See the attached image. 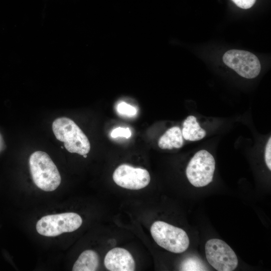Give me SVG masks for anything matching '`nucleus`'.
Listing matches in <instances>:
<instances>
[{
	"label": "nucleus",
	"mask_w": 271,
	"mask_h": 271,
	"mask_svg": "<svg viewBox=\"0 0 271 271\" xmlns=\"http://www.w3.org/2000/svg\"><path fill=\"white\" fill-rule=\"evenodd\" d=\"M29 166L33 180L38 188L50 192L58 187L61 181L60 173L46 153L36 151L32 153L29 159Z\"/></svg>",
	"instance_id": "1"
},
{
	"label": "nucleus",
	"mask_w": 271,
	"mask_h": 271,
	"mask_svg": "<svg viewBox=\"0 0 271 271\" xmlns=\"http://www.w3.org/2000/svg\"><path fill=\"white\" fill-rule=\"evenodd\" d=\"M52 129L56 138L64 143L69 152L82 156L89 152L90 144L88 139L70 118L61 117L56 119L53 122Z\"/></svg>",
	"instance_id": "2"
},
{
	"label": "nucleus",
	"mask_w": 271,
	"mask_h": 271,
	"mask_svg": "<svg viewBox=\"0 0 271 271\" xmlns=\"http://www.w3.org/2000/svg\"><path fill=\"white\" fill-rule=\"evenodd\" d=\"M151 233L155 242L166 250L176 253L186 251L189 239L182 229L162 221H157L151 227Z\"/></svg>",
	"instance_id": "3"
},
{
	"label": "nucleus",
	"mask_w": 271,
	"mask_h": 271,
	"mask_svg": "<svg viewBox=\"0 0 271 271\" xmlns=\"http://www.w3.org/2000/svg\"><path fill=\"white\" fill-rule=\"evenodd\" d=\"M82 223L80 216L74 212L49 215L38 221L36 229L42 235L56 236L64 232L75 231Z\"/></svg>",
	"instance_id": "4"
},
{
	"label": "nucleus",
	"mask_w": 271,
	"mask_h": 271,
	"mask_svg": "<svg viewBox=\"0 0 271 271\" xmlns=\"http://www.w3.org/2000/svg\"><path fill=\"white\" fill-rule=\"evenodd\" d=\"M215 161L208 151L197 152L189 162L186 174L190 183L196 187H202L212 181Z\"/></svg>",
	"instance_id": "5"
},
{
	"label": "nucleus",
	"mask_w": 271,
	"mask_h": 271,
	"mask_svg": "<svg viewBox=\"0 0 271 271\" xmlns=\"http://www.w3.org/2000/svg\"><path fill=\"white\" fill-rule=\"evenodd\" d=\"M206 257L210 264L218 271H232L238 265V259L233 249L224 241L214 238L207 241Z\"/></svg>",
	"instance_id": "6"
},
{
	"label": "nucleus",
	"mask_w": 271,
	"mask_h": 271,
	"mask_svg": "<svg viewBox=\"0 0 271 271\" xmlns=\"http://www.w3.org/2000/svg\"><path fill=\"white\" fill-rule=\"evenodd\" d=\"M223 61L225 65L245 78H254L260 71L258 59L248 51L235 49L228 50L224 54Z\"/></svg>",
	"instance_id": "7"
},
{
	"label": "nucleus",
	"mask_w": 271,
	"mask_h": 271,
	"mask_svg": "<svg viewBox=\"0 0 271 271\" xmlns=\"http://www.w3.org/2000/svg\"><path fill=\"white\" fill-rule=\"evenodd\" d=\"M114 182L120 187L129 190H139L148 186L151 180L149 172L126 164L119 166L112 175Z\"/></svg>",
	"instance_id": "8"
},
{
	"label": "nucleus",
	"mask_w": 271,
	"mask_h": 271,
	"mask_svg": "<svg viewBox=\"0 0 271 271\" xmlns=\"http://www.w3.org/2000/svg\"><path fill=\"white\" fill-rule=\"evenodd\" d=\"M106 268L110 271H133L135 262L130 253L124 248L115 247L106 253L104 260Z\"/></svg>",
	"instance_id": "9"
},
{
	"label": "nucleus",
	"mask_w": 271,
	"mask_h": 271,
	"mask_svg": "<svg viewBox=\"0 0 271 271\" xmlns=\"http://www.w3.org/2000/svg\"><path fill=\"white\" fill-rule=\"evenodd\" d=\"M183 144L182 131L178 126H173L168 129L158 141V146L162 149L180 148Z\"/></svg>",
	"instance_id": "10"
},
{
	"label": "nucleus",
	"mask_w": 271,
	"mask_h": 271,
	"mask_svg": "<svg viewBox=\"0 0 271 271\" xmlns=\"http://www.w3.org/2000/svg\"><path fill=\"white\" fill-rule=\"evenodd\" d=\"M182 133L185 140L197 141L205 137L206 131L201 127L195 116L190 115L183 122Z\"/></svg>",
	"instance_id": "11"
},
{
	"label": "nucleus",
	"mask_w": 271,
	"mask_h": 271,
	"mask_svg": "<svg viewBox=\"0 0 271 271\" xmlns=\"http://www.w3.org/2000/svg\"><path fill=\"white\" fill-rule=\"evenodd\" d=\"M99 265V257L96 252L86 250L82 252L74 264L73 271H94Z\"/></svg>",
	"instance_id": "12"
},
{
	"label": "nucleus",
	"mask_w": 271,
	"mask_h": 271,
	"mask_svg": "<svg viewBox=\"0 0 271 271\" xmlns=\"http://www.w3.org/2000/svg\"><path fill=\"white\" fill-rule=\"evenodd\" d=\"M181 270H207L202 261L196 257H191L184 260L181 265Z\"/></svg>",
	"instance_id": "13"
},
{
	"label": "nucleus",
	"mask_w": 271,
	"mask_h": 271,
	"mask_svg": "<svg viewBox=\"0 0 271 271\" xmlns=\"http://www.w3.org/2000/svg\"><path fill=\"white\" fill-rule=\"evenodd\" d=\"M116 110L119 114L128 116H133L137 112V110L134 106L124 101L118 103Z\"/></svg>",
	"instance_id": "14"
},
{
	"label": "nucleus",
	"mask_w": 271,
	"mask_h": 271,
	"mask_svg": "<svg viewBox=\"0 0 271 271\" xmlns=\"http://www.w3.org/2000/svg\"><path fill=\"white\" fill-rule=\"evenodd\" d=\"M131 131L128 127L123 128L118 127L114 128L111 132V137L113 138L119 137L128 139L131 136Z\"/></svg>",
	"instance_id": "15"
},
{
	"label": "nucleus",
	"mask_w": 271,
	"mask_h": 271,
	"mask_svg": "<svg viewBox=\"0 0 271 271\" xmlns=\"http://www.w3.org/2000/svg\"><path fill=\"white\" fill-rule=\"evenodd\" d=\"M264 159L266 165L269 170H271V138H269L266 145Z\"/></svg>",
	"instance_id": "16"
},
{
	"label": "nucleus",
	"mask_w": 271,
	"mask_h": 271,
	"mask_svg": "<svg viewBox=\"0 0 271 271\" xmlns=\"http://www.w3.org/2000/svg\"><path fill=\"white\" fill-rule=\"evenodd\" d=\"M238 7L247 9L251 8L255 3L256 0H232Z\"/></svg>",
	"instance_id": "17"
},
{
	"label": "nucleus",
	"mask_w": 271,
	"mask_h": 271,
	"mask_svg": "<svg viewBox=\"0 0 271 271\" xmlns=\"http://www.w3.org/2000/svg\"><path fill=\"white\" fill-rule=\"evenodd\" d=\"M83 157L84 158H86L87 157V154H85L84 155H83Z\"/></svg>",
	"instance_id": "18"
}]
</instances>
